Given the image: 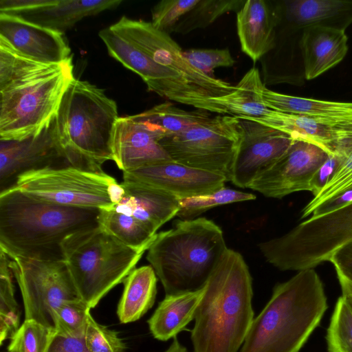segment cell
I'll return each instance as SVG.
<instances>
[{"instance_id":"6da1fadb","label":"cell","mask_w":352,"mask_h":352,"mask_svg":"<svg viewBox=\"0 0 352 352\" xmlns=\"http://www.w3.org/2000/svg\"><path fill=\"white\" fill-rule=\"evenodd\" d=\"M99 209L49 203L17 189L0 193V250L8 256L64 261L63 243L98 226Z\"/></svg>"},{"instance_id":"7a4b0ae2","label":"cell","mask_w":352,"mask_h":352,"mask_svg":"<svg viewBox=\"0 0 352 352\" xmlns=\"http://www.w3.org/2000/svg\"><path fill=\"white\" fill-rule=\"evenodd\" d=\"M203 288L193 352H238L254 320L252 278L242 255L228 248Z\"/></svg>"},{"instance_id":"3957f363","label":"cell","mask_w":352,"mask_h":352,"mask_svg":"<svg viewBox=\"0 0 352 352\" xmlns=\"http://www.w3.org/2000/svg\"><path fill=\"white\" fill-rule=\"evenodd\" d=\"M328 307L322 280L314 269L298 272L273 289L254 318L239 352H299Z\"/></svg>"},{"instance_id":"277c9868","label":"cell","mask_w":352,"mask_h":352,"mask_svg":"<svg viewBox=\"0 0 352 352\" xmlns=\"http://www.w3.org/2000/svg\"><path fill=\"white\" fill-rule=\"evenodd\" d=\"M228 250L223 231L204 217L178 219L157 233L146 259L166 295L201 289Z\"/></svg>"},{"instance_id":"5b68a950","label":"cell","mask_w":352,"mask_h":352,"mask_svg":"<svg viewBox=\"0 0 352 352\" xmlns=\"http://www.w3.org/2000/svg\"><path fill=\"white\" fill-rule=\"evenodd\" d=\"M56 118L60 138L76 168L104 172L102 164L113 160L112 136L120 118L116 102L104 89L74 78L64 94Z\"/></svg>"},{"instance_id":"8992f818","label":"cell","mask_w":352,"mask_h":352,"mask_svg":"<svg viewBox=\"0 0 352 352\" xmlns=\"http://www.w3.org/2000/svg\"><path fill=\"white\" fill-rule=\"evenodd\" d=\"M63 251L79 296L91 309L124 282L145 252L126 245L99 225L69 236Z\"/></svg>"},{"instance_id":"52a82bcc","label":"cell","mask_w":352,"mask_h":352,"mask_svg":"<svg viewBox=\"0 0 352 352\" xmlns=\"http://www.w3.org/2000/svg\"><path fill=\"white\" fill-rule=\"evenodd\" d=\"M352 241V201L311 216L283 235L258 245L266 261L282 271L314 269Z\"/></svg>"},{"instance_id":"ba28073f","label":"cell","mask_w":352,"mask_h":352,"mask_svg":"<svg viewBox=\"0 0 352 352\" xmlns=\"http://www.w3.org/2000/svg\"><path fill=\"white\" fill-rule=\"evenodd\" d=\"M72 57L58 68L0 90V140L36 135L56 116L74 76Z\"/></svg>"},{"instance_id":"9c48e42d","label":"cell","mask_w":352,"mask_h":352,"mask_svg":"<svg viewBox=\"0 0 352 352\" xmlns=\"http://www.w3.org/2000/svg\"><path fill=\"white\" fill-rule=\"evenodd\" d=\"M12 188L49 203L104 210H110L124 193L121 183L104 172L73 166L25 173Z\"/></svg>"},{"instance_id":"30bf717a","label":"cell","mask_w":352,"mask_h":352,"mask_svg":"<svg viewBox=\"0 0 352 352\" xmlns=\"http://www.w3.org/2000/svg\"><path fill=\"white\" fill-rule=\"evenodd\" d=\"M243 134L239 118L221 115L164 136L160 143L173 161L223 175L228 182Z\"/></svg>"},{"instance_id":"8fae6325","label":"cell","mask_w":352,"mask_h":352,"mask_svg":"<svg viewBox=\"0 0 352 352\" xmlns=\"http://www.w3.org/2000/svg\"><path fill=\"white\" fill-rule=\"evenodd\" d=\"M8 256L23 298L25 320L54 329L56 309L64 301L81 298L65 261Z\"/></svg>"},{"instance_id":"7c38bea8","label":"cell","mask_w":352,"mask_h":352,"mask_svg":"<svg viewBox=\"0 0 352 352\" xmlns=\"http://www.w3.org/2000/svg\"><path fill=\"white\" fill-rule=\"evenodd\" d=\"M98 35L109 54L140 76L149 91L176 102L215 113V108L210 100L192 87L183 76L157 63L111 25L101 30Z\"/></svg>"},{"instance_id":"4fadbf2b","label":"cell","mask_w":352,"mask_h":352,"mask_svg":"<svg viewBox=\"0 0 352 352\" xmlns=\"http://www.w3.org/2000/svg\"><path fill=\"white\" fill-rule=\"evenodd\" d=\"M111 27L157 63L180 74L208 100L226 96L236 89V86L195 69L184 58L181 47L169 34L155 28L151 22L124 16Z\"/></svg>"},{"instance_id":"5bb4252c","label":"cell","mask_w":352,"mask_h":352,"mask_svg":"<svg viewBox=\"0 0 352 352\" xmlns=\"http://www.w3.org/2000/svg\"><path fill=\"white\" fill-rule=\"evenodd\" d=\"M72 158L63 144L56 117L36 135L21 140H0V193L12 188L25 173L74 167Z\"/></svg>"},{"instance_id":"9a60e30c","label":"cell","mask_w":352,"mask_h":352,"mask_svg":"<svg viewBox=\"0 0 352 352\" xmlns=\"http://www.w3.org/2000/svg\"><path fill=\"white\" fill-rule=\"evenodd\" d=\"M329 156L317 145L294 140L284 155L257 176L248 188L276 199L300 191L311 192L313 177Z\"/></svg>"},{"instance_id":"2e32d148","label":"cell","mask_w":352,"mask_h":352,"mask_svg":"<svg viewBox=\"0 0 352 352\" xmlns=\"http://www.w3.org/2000/svg\"><path fill=\"white\" fill-rule=\"evenodd\" d=\"M239 119L243 134L232 166L230 181L245 188H249L257 176L283 155L294 140L272 127Z\"/></svg>"},{"instance_id":"e0dca14e","label":"cell","mask_w":352,"mask_h":352,"mask_svg":"<svg viewBox=\"0 0 352 352\" xmlns=\"http://www.w3.org/2000/svg\"><path fill=\"white\" fill-rule=\"evenodd\" d=\"M122 0H1L0 12L63 34L85 17L117 8Z\"/></svg>"},{"instance_id":"ac0fdd59","label":"cell","mask_w":352,"mask_h":352,"mask_svg":"<svg viewBox=\"0 0 352 352\" xmlns=\"http://www.w3.org/2000/svg\"><path fill=\"white\" fill-rule=\"evenodd\" d=\"M123 181L142 183L179 199L212 192L223 187L227 182L223 175L173 160L124 171Z\"/></svg>"},{"instance_id":"d6986e66","label":"cell","mask_w":352,"mask_h":352,"mask_svg":"<svg viewBox=\"0 0 352 352\" xmlns=\"http://www.w3.org/2000/svg\"><path fill=\"white\" fill-rule=\"evenodd\" d=\"M164 132L152 124L132 116L120 117L111 141L113 161L122 172L172 161L160 140Z\"/></svg>"},{"instance_id":"ffe728a7","label":"cell","mask_w":352,"mask_h":352,"mask_svg":"<svg viewBox=\"0 0 352 352\" xmlns=\"http://www.w3.org/2000/svg\"><path fill=\"white\" fill-rule=\"evenodd\" d=\"M0 41L43 63L60 65L72 57L63 34L12 14L0 12Z\"/></svg>"},{"instance_id":"44dd1931","label":"cell","mask_w":352,"mask_h":352,"mask_svg":"<svg viewBox=\"0 0 352 352\" xmlns=\"http://www.w3.org/2000/svg\"><path fill=\"white\" fill-rule=\"evenodd\" d=\"M279 6L264 0H248L236 12V28L241 50L254 62L276 45V28L280 21Z\"/></svg>"},{"instance_id":"7402d4cb","label":"cell","mask_w":352,"mask_h":352,"mask_svg":"<svg viewBox=\"0 0 352 352\" xmlns=\"http://www.w3.org/2000/svg\"><path fill=\"white\" fill-rule=\"evenodd\" d=\"M124 193L110 210L133 217L153 232L179 210V199L158 188L135 182L122 181Z\"/></svg>"},{"instance_id":"603a6c76","label":"cell","mask_w":352,"mask_h":352,"mask_svg":"<svg viewBox=\"0 0 352 352\" xmlns=\"http://www.w3.org/2000/svg\"><path fill=\"white\" fill-rule=\"evenodd\" d=\"M304 74L314 79L340 63L348 52L345 31L322 26L302 30L300 41Z\"/></svg>"},{"instance_id":"cb8c5ba5","label":"cell","mask_w":352,"mask_h":352,"mask_svg":"<svg viewBox=\"0 0 352 352\" xmlns=\"http://www.w3.org/2000/svg\"><path fill=\"white\" fill-rule=\"evenodd\" d=\"M279 7L281 17L296 29L322 26L345 31L352 23V0H289Z\"/></svg>"},{"instance_id":"d4e9b609","label":"cell","mask_w":352,"mask_h":352,"mask_svg":"<svg viewBox=\"0 0 352 352\" xmlns=\"http://www.w3.org/2000/svg\"><path fill=\"white\" fill-rule=\"evenodd\" d=\"M264 104L270 109L315 119L330 126L352 122V102L293 96L264 87Z\"/></svg>"},{"instance_id":"484cf974","label":"cell","mask_w":352,"mask_h":352,"mask_svg":"<svg viewBox=\"0 0 352 352\" xmlns=\"http://www.w3.org/2000/svg\"><path fill=\"white\" fill-rule=\"evenodd\" d=\"M203 292L202 287L193 292L166 295L147 321L153 336L166 341L184 330L195 318Z\"/></svg>"},{"instance_id":"4316f807","label":"cell","mask_w":352,"mask_h":352,"mask_svg":"<svg viewBox=\"0 0 352 352\" xmlns=\"http://www.w3.org/2000/svg\"><path fill=\"white\" fill-rule=\"evenodd\" d=\"M241 119L272 127L285 133L294 140L305 141L317 145L329 155L334 153L335 127L315 119L273 110L262 118Z\"/></svg>"},{"instance_id":"83f0119b","label":"cell","mask_w":352,"mask_h":352,"mask_svg":"<svg viewBox=\"0 0 352 352\" xmlns=\"http://www.w3.org/2000/svg\"><path fill=\"white\" fill-rule=\"evenodd\" d=\"M258 68H251L236 85V89L223 96L211 98L210 102L219 114H230L240 118H259L272 110L262 100L265 87Z\"/></svg>"},{"instance_id":"f1b7e54d","label":"cell","mask_w":352,"mask_h":352,"mask_svg":"<svg viewBox=\"0 0 352 352\" xmlns=\"http://www.w3.org/2000/svg\"><path fill=\"white\" fill-rule=\"evenodd\" d=\"M157 275L151 265L134 269L125 278L117 307L122 324L140 319L154 305L157 294Z\"/></svg>"},{"instance_id":"f546056e","label":"cell","mask_w":352,"mask_h":352,"mask_svg":"<svg viewBox=\"0 0 352 352\" xmlns=\"http://www.w3.org/2000/svg\"><path fill=\"white\" fill-rule=\"evenodd\" d=\"M334 153L340 160L336 173L302 210L301 218H309L321 204L352 189V122L335 126Z\"/></svg>"},{"instance_id":"4dcf8cb0","label":"cell","mask_w":352,"mask_h":352,"mask_svg":"<svg viewBox=\"0 0 352 352\" xmlns=\"http://www.w3.org/2000/svg\"><path fill=\"white\" fill-rule=\"evenodd\" d=\"M98 225L126 245L146 251L157 234L144 223L122 212L99 209Z\"/></svg>"},{"instance_id":"1f68e13d","label":"cell","mask_w":352,"mask_h":352,"mask_svg":"<svg viewBox=\"0 0 352 352\" xmlns=\"http://www.w3.org/2000/svg\"><path fill=\"white\" fill-rule=\"evenodd\" d=\"M132 116L138 120L158 127L164 132L165 136L185 131L210 118L207 111H186L169 102L155 105L148 110Z\"/></svg>"},{"instance_id":"d6a6232c","label":"cell","mask_w":352,"mask_h":352,"mask_svg":"<svg viewBox=\"0 0 352 352\" xmlns=\"http://www.w3.org/2000/svg\"><path fill=\"white\" fill-rule=\"evenodd\" d=\"M60 65L38 62L18 53L0 41V90L52 71Z\"/></svg>"},{"instance_id":"836d02e7","label":"cell","mask_w":352,"mask_h":352,"mask_svg":"<svg viewBox=\"0 0 352 352\" xmlns=\"http://www.w3.org/2000/svg\"><path fill=\"white\" fill-rule=\"evenodd\" d=\"M13 274L10 267V258L0 250V344L18 330L20 311L14 296Z\"/></svg>"},{"instance_id":"e575fe53","label":"cell","mask_w":352,"mask_h":352,"mask_svg":"<svg viewBox=\"0 0 352 352\" xmlns=\"http://www.w3.org/2000/svg\"><path fill=\"white\" fill-rule=\"evenodd\" d=\"M245 1L199 0V2L178 21L172 32L186 34L195 30L204 28L227 12L231 11L237 12Z\"/></svg>"},{"instance_id":"d590c367","label":"cell","mask_w":352,"mask_h":352,"mask_svg":"<svg viewBox=\"0 0 352 352\" xmlns=\"http://www.w3.org/2000/svg\"><path fill=\"white\" fill-rule=\"evenodd\" d=\"M255 199L256 196L252 193L223 186L208 194L180 199L177 216L182 219H193L216 206Z\"/></svg>"},{"instance_id":"8d00e7d4","label":"cell","mask_w":352,"mask_h":352,"mask_svg":"<svg viewBox=\"0 0 352 352\" xmlns=\"http://www.w3.org/2000/svg\"><path fill=\"white\" fill-rule=\"evenodd\" d=\"M328 352H352V307L338 298L326 334Z\"/></svg>"},{"instance_id":"74e56055","label":"cell","mask_w":352,"mask_h":352,"mask_svg":"<svg viewBox=\"0 0 352 352\" xmlns=\"http://www.w3.org/2000/svg\"><path fill=\"white\" fill-rule=\"evenodd\" d=\"M91 308L81 298L66 300L54 311V331L69 338H82Z\"/></svg>"},{"instance_id":"f35d334b","label":"cell","mask_w":352,"mask_h":352,"mask_svg":"<svg viewBox=\"0 0 352 352\" xmlns=\"http://www.w3.org/2000/svg\"><path fill=\"white\" fill-rule=\"evenodd\" d=\"M54 329L34 320H24L10 338L8 352H45Z\"/></svg>"},{"instance_id":"ab89813d","label":"cell","mask_w":352,"mask_h":352,"mask_svg":"<svg viewBox=\"0 0 352 352\" xmlns=\"http://www.w3.org/2000/svg\"><path fill=\"white\" fill-rule=\"evenodd\" d=\"M86 346L91 352H125L126 343L118 332L97 322L91 314L84 336Z\"/></svg>"},{"instance_id":"60d3db41","label":"cell","mask_w":352,"mask_h":352,"mask_svg":"<svg viewBox=\"0 0 352 352\" xmlns=\"http://www.w3.org/2000/svg\"><path fill=\"white\" fill-rule=\"evenodd\" d=\"M199 2V0H162L152 9L151 23L159 30L169 34L178 21Z\"/></svg>"},{"instance_id":"b9f144b4","label":"cell","mask_w":352,"mask_h":352,"mask_svg":"<svg viewBox=\"0 0 352 352\" xmlns=\"http://www.w3.org/2000/svg\"><path fill=\"white\" fill-rule=\"evenodd\" d=\"M182 54L191 66L211 77H214L215 68L232 67L235 63L228 49H191Z\"/></svg>"},{"instance_id":"7bdbcfd3","label":"cell","mask_w":352,"mask_h":352,"mask_svg":"<svg viewBox=\"0 0 352 352\" xmlns=\"http://www.w3.org/2000/svg\"><path fill=\"white\" fill-rule=\"evenodd\" d=\"M45 352H91L85 338L60 336L54 331Z\"/></svg>"},{"instance_id":"ee69618b","label":"cell","mask_w":352,"mask_h":352,"mask_svg":"<svg viewBox=\"0 0 352 352\" xmlns=\"http://www.w3.org/2000/svg\"><path fill=\"white\" fill-rule=\"evenodd\" d=\"M337 275L352 281V241L339 248L330 258Z\"/></svg>"},{"instance_id":"f6af8a7d","label":"cell","mask_w":352,"mask_h":352,"mask_svg":"<svg viewBox=\"0 0 352 352\" xmlns=\"http://www.w3.org/2000/svg\"><path fill=\"white\" fill-rule=\"evenodd\" d=\"M340 164L339 158L336 155H329L328 159L318 169L311 182V191L314 197L317 195L321 189L336 173Z\"/></svg>"},{"instance_id":"bcb514c9","label":"cell","mask_w":352,"mask_h":352,"mask_svg":"<svg viewBox=\"0 0 352 352\" xmlns=\"http://www.w3.org/2000/svg\"><path fill=\"white\" fill-rule=\"evenodd\" d=\"M352 201V189L340 194L337 197L319 205L312 212L311 216L327 213ZM310 216V217H311Z\"/></svg>"},{"instance_id":"7dc6e473","label":"cell","mask_w":352,"mask_h":352,"mask_svg":"<svg viewBox=\"0 0 352 352\" xmlns=\"http://www.w3.org/2000/svg\"><path fill=\"white\" fill-rule=\"evenodd\" d=\"M337 276L340 285L342 295L352 298V281L341 276L337 275Z\"/></svg>"},{"instance_id":"c3c4849f","label":"cell","mask_w":352,"mask_h":352,"mask_svg":"<svg viewBox=\"0 0 352 352\" xmlns=\"http://www.w3.org/2000/svg\"><path fill=\"white\" fill-rule=\"evenodd\" d=\"M164 352H188L187 349L183 346L175 337L168 348Z\"/></svg>"},{"instance_id":"681fc988","label":"cell","mask_w":352,"mask_h":352,"mask_svg":"<svg viewBox=\"0 0 352 352\" xmlns=\"http://www.w3.org/2000/svg\"><path fill=\"white\" fill-rule=\"evenodd\" d=\"M344 298L346 299V302L349 303V305L352 307V298L344 296Z\"/></svg>"}]
</instances>
